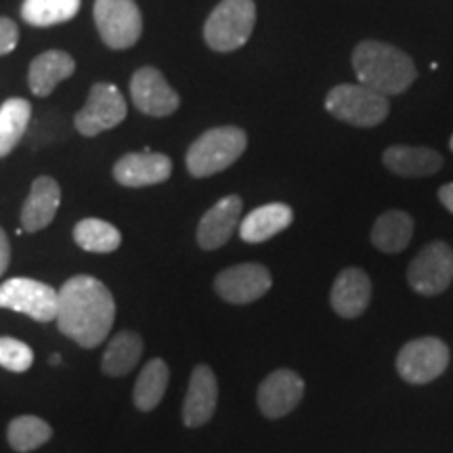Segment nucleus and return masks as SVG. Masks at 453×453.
I'll return each instance as SVG.
<instances>
[{
	"instance_id": "obj_1",
	"label": "nucleus",
	"mask_w": 453,
	"mask_h": 453,
	"mask_svg": "<svg viewBox=\"0 0 453 453\" xmlns=\"http://www.w3.org/2000/svg\"><path fill=\"white\" fill-rule=\"evenodd\" d=\"M116 319V300L99 280L76 275L59 290L57 326L84 349L99 347L110 336Z\"/></svg>"
},
{
	"instance_id": "obj_2",
	"label": "nucleus",
	"mask_w": 453,
	"mask_h": 453,
	"mask_svg": "<svg viewBox=\"0 0 453 453\" xmlns=\"http://www.w3.org/2000/svg\"><path fill=\"white\" fill-rule=\"evenodd\" d=\"M357 81L384 97L403 95L416 82L418 67L401 49L380 41L359 42L350 55Z\"/></svg>"
},
{
	"instance_id": "obj_3",
	"label": "nucleus",
	"mask_w": 453,
	"mask_h": 453,
	"mask_svg": "<svg viewBox=\"0 0 453 453\" xmlns=\"http://www.w3.org/2000/svg\"><path fill=\"white\" fill-rule=\"evenodd\" d=\"M248 137L237 127H219L211 128L194 141V145L187 151V170L191 177L206 179L212 174L223 173L231 164L240 160L246 151Z\"/></svg>"
},
{
	"instance_id": "obj_4",
	"label": "nucleus",
	"mask_w": 453,
	"mask_h": 453,
	"mask_svg": "<svg viewBox=\"0 0 453 453\" xmlns=\"http://www.w3.org/2000/svg\"><path fill=\"white\" fill-rule=\"evenodd\" d=\"M257 24L254 0H223L203 26V41L217 53H231L250 41Z\"/></svg>"
},
{
	"instance_id": "obj_5",
	"label": "nucleus",
	"mask_w": 453,
	"mask_h": 453,
	"mask_svg": "<svg viewBox=\"0 0 453 453\" xmlns=\"http://www.w3.org/2000/svg\"><path fill=\"white\" fill-rule=\"evenodd\" d=\"M326 110L340 122L357 128H373L387 120L390 104L388 97L364 84H338L326 97Z\"/></svg>"
},
{
	"instance_id": "obj_6",
	"label": "nucleus",
	"mask_w": 453,
	"mask_h": 453,
	"mask_svg": "<svg viewBox=\"0 0 453 453\" xmlns=\"http://www.w3.org/2000/svg\"><path fill=\"white\" fill-rule=\"evenodd\" d=\"M449 365V347L441 338L424 336L407 342L396 355V372L407 384H428L443 376Z\"/></svg>"
},
{
	"instance_id": "obj_7",
	"label": "nucleus",
	"mask_w": 453,
	"mask_h": 453,
	"mask_svg": "<svg viewBox=\"0 0 453 453\" xmlns=\"http://www.w3.org/2000/svg\"><path fill=\"white\" fill-rule=\"evenodd\" d=\"M59 307V290L49 283L30 280V277H13L0 286V309H11L24 313L36 321L57 319Z\"/></svg>"
},
{
	"instance_id": "obj_8",
	"label": "nucleus",
	"mask_w": 453,
	"mask_h": 453,
	"mask_svg": "<svg viewBox=\"0 0 453 453\" xmlns=\"http://www.w3.org/2000/svg\"><path fill=\"white\" fill-rule=\"evenodd\" d=\"M95 24L110 49H130L143 32V19L134 0H95Z\"/></svg>"
},
{
	"instance_id": "obj_9",
	"label": "nucleus",
	"mask_w": 453,
	"mask_h": 453,
	"mask_svg": "<svg viewBox=\"0 0 453 453\" xmlns=\"http://www.w3.org/2000/svg\"><path fill=\"white\" fill-rule=\"evenodd\" d=\"M407 281L422 296H437L453 281V250L445 242H430L407 267Z\"/></svg>"
},
{
	"instance_id": "obj_10",
	"label": "nucleus",
	"mask_w": 453,
	"mask_h": 453,
	"mask_svg": "<svg viewBox=\"0 0 453 453\" xmlns=\"http://www.w3.org/2000/svg\"><path fill=\"white\" fill-rule=\"evenodd\" d=\"M127 101L113 84L99 82L90 88L87 105L76 113V130L84 137H97L99 133L116 128L127 118Z\"/></svg>"
},
{
	"instance_id": "obj_11",
	"label": "nucleus",
	"mask_w": 453,
	"mask_h": 453,
	"mask_svg": "<svg viewBox=\"0 0 453 453\" xmlns=\"http://www.w3.org/2000/svg\"><path fill=\"white\" fill-rule=\"evenodd\" d=\"M273 286V277L269 269L258 263L235 265L220 271L214 280V290L225 303L231 304H248L254 300L263 298Z\"/></svg>"
},
{
	"instance_id": "obj_12",
	"label": "nucleus",
	"mask_w": 453,
	"mask_h": 453,
	"mask_svg": "<svg viewBox=\"0 0 453 453\" xmlns=\"http://www.w3.org/2000/svg\"><path fill=\"white\" fill-rule=\"evenodd\" d=\"M130 95H133L134 107L145 116H170L180 105L177 90L170 87L160 70L150 65L134 72L133 81H130Z\"/></svg>"
},
{
	"instance_id": "obj_13",
	"label": "nucleus",
	"mask_w": 453,
	"mask_h": 453,
	"mask_svg": "<svg viewBox=\"0 0 453 453\" xmlns=\"http://www.w3.org/2000/svg\"><path fill=\"white\" fill-rule=\"evenodd\" d=\"M304 396V380L294 370L271 372L258 387V407L265 418L277 420L298 407Z\"/></svg>"
},
{
	"instance_id": "obj_14",
	"label": "nucleus",
	"mask_w": 453,
	"mask_h": 453,
	"mask_svg": "<svg viewBox=\"0 0 453 453\" xmlns=\"http://www.w3.org/2000/svg\"><path fill=\"white\" fill-rule=\"evenodd\" d=\"M219 401V382L208 365H196L189 378L183 403V422L187 428H200L212 420Z\"/></svg>"
},
{
	"instance_id": "obj_15",
	"label": "nucleus",
	"mask_w": 453,
	"mask_h": 453,
	"mask_svg": "<svg viewBox=\"0 0 453 453\" xmlns=\"http://www.w3.org/2000/svg\"><path fill=\"white\" fill-rule=\"evenodd\" d=\"M372 300V281L370 275L359 267H349L340 271L334 280L330 292V304L340 317L355 319L364 315Z\"/></svg>"
},
{
	"instance_id": "obj_16",
	"label": "nucleus",
	"mask_w": 453,
	"mask_h": 453,
	"mask_svg": "<svg viewBox=\"0 0 453 453\" xmlns=\"http://www.w3.org/2000/svg\"><path fill=\"white\" fill-rule=\"evenodd\" d=\"M243 202L240 196H226L203 214L197 225V243L202 250H217L225 246L240 223Z\"/></svg>"
},
{
	"instance_id": "obj_17",
	"label": "nucleus",
	"mask_w": 453,
	"mask_h": 453,
	"mask_svg": "<svg viewBox=\"0 0 453 453\" xmlns=\"http://www.w3.org/2000/svg\"><path fill=\"white\" fill-rule=\"evenodd\" d=\"M173 174V162L168 156L143 151L127 154L113 166V177L124 187H150L164 183Z\"/></svg>"
},
{
	"instance_id": "obj_18",
	"label": "nucleus",
	"mask_w": 453,
	"mask_h": 453,
	"mask_svg": "<svg viewBox=\"0 0 453 453\" xmlns=\"http://www.w3.org/2000/svg\"><path fill=\"white\" fill-rule=\"evenodd\" d=\"M61 203V189L55 179L38 177L32 183L30 196L21 208V225L27 234H36L53 223Z\"/></svg>"
},
{
	"instance_id": "obj_19",
	"label": "nucleus",
	"mask_w": 453,
	"mask_h": 453,
	"mask_svg": "<svg viewBox=\"0 0 453 453\" xmlns=\"http://www.w3.org/2000/svg\"><path fill=\"white\" fill-rule=\"evenodd\" d=\"M382 162L390 173L407 179L430 177L443 168V156L430 147L393 145L382 154Z\"/></svg>"
},
{
	"instance_id": "obj_20",
	"label": "nucleus",
	"mask_w": 453,
	"mask_h": 453,
	"mask_svg": "<svg viewBox=\"0 0 453 453\" xmlns=\"http://www.w3.org/2000/svg\"><path fill=\"white\" fill-rule=\"evenodd\" d=\"M73 72H76V61L72 59V55L64 50H47L32 61L27 73L30 90L36 97H49L57 84L67 81Z\"/></svg>"
},
{
	"instance_id": "obj_21",
	"label": "nucleus",
	"mask_w": 453,
	"mask_h": 453,
	"mask_svg": "<svg viewBox=\"0 0 453 453\" xmlns=\"http://www.w3.org/2000/svg\"><path fill=\"white\" fill-rule=\"evenodd\" d=\"M294 212L286 203H265L242 220L240 235L248 243H260L286 231L292 225Z\"/></svg>"
},
{
	"instance_id": "obj_22",
	"label": "nucleus",
	"mask_w": 453,
	"mask_h": 453,
	"mask_svg": "<svg viewBox=\"0 0 453 453\" xmlns=\"http://www.w3.org/2000/svg\"><path fill=\"white\" fill-rule=\"evenodd\" d=\"M413 219L403 211H387L372 226V243L380 252L399 254L410 246Z\"/></svg>"
},
{
	"instance_id": "obj_23",
	"label": "nucleus",
	"mask_w": 453,
	"mask_h": 453,
	"mask_svg": "<svg viewBox=\"0 0 453 453\" xmlns=\"http://www.w3.org/2000/svg\"><path fill=\"white\" fill-rule=\"evenodd\" d=\"M141 353H143V340L134 332H118L107 344L101 370L105 376L120 378L139 364Z\"/></svg>"
},
{
	"instance_id": "obj_24",
	"label": "nucleus",
	"mask_w": 453,
	"mask_h": 453,
	"mask_svg": "<svg viewBox=\"0 0 453 453\" xmlns=\"http://www.w3.org/2000/svg\"><path fill=\"white\" fill-rule=\"evenodd\" d=\"M168 378L170 370L166 361L160 359V357L151 359L150 364L141 370L133 393V401L134 405H137V410L151 411L162 403L164 393H166L168 387Z\"/></svg>"
},
{
	"instance_id": "obj_25",
	"label": "nucleus",
	"mask_w": 453,
	"mask_h": 453,
	"mask_svg": "<svg viewBox=\"0 0 453 453\" xmlns=\"http://www.w3.org/2000/svg\"><path fill=\"white\" fill-rule=\"evenodd\" d=\"M32 118V105L21 97H11L0 105V157L9 156L24 137Z\"/></svg>"
},
{
	"instance_id": "obj_26",
	"label": "nucleus",
	"mask_w": 453,
	"mask_h": 453,
	"mask_svg": "<svg viewBox=\"0 0 453 453\" xmlns=\"http://www.w3.org/2000/svg\"><path fill=\"white\" fill-rule=\"evenodd\" d=\"M81 11V0H24L21 17L34 27L65 24Z\"/></svg>"
},
{
	"instance_id": "obj_27",
	"label": "nucleus",
	"mask_w": 453,
	"mask_h": 453,
	"mask_svg": "<svg viewBox=\"0 0 453 453\" xmlns=\"http://www.w3.org/2000/svg\"><path fill=\"white\" fill-rule=\"evenodd\" d=\"M73 240L87 252L107 254L120 248L122 235L116 226L101 219H84L73 226Z\"/></svg>"
},
{
	"instance_id": "obj_28",
	"label": "nucleus",
	"mask_w": 453,
	"mask_h": 453,
	"mask_svg": "<svg viewBox=\"0 0 453 453\" xmlns=\"http://www.w3.org/2000/svg\"><path fill=\"white\" fill-rule=\"evenodd\" d=\"M50 437H53V428L38 416L13 418L7 428L9 445L19 453L38 449V447H42Z\"/></svg>"
},
{
	"instance_id": "obj_29",
	"label": "nucleus",
	"mask_w": 453,
	"mask_h": 453,
	"mask_svg": "<svg viewBox=\"0 0 453 453\" xmlns=\"http://www.w3.org/2000/svg\"><path fill=\"white\" fill-rule=\"evenodd\" d=\"M34 364V353L26 342L17 338L0 336V365L4 370L21 373L27 372Z\"/></svg>"
},
{
	"instance_id": "obj_30",
	"label": "nucleus",
	"mask_w": 453,
	"mask_h": 453,
	"mask_svg": "<svg viewBox=\"0 0 453 453\" xmlns=\"http://www.w3.org/2000/svg\"><path fill=\"white\" fill-rule=\"evenodd\" d=\"M17 42H19V30H17L15 21L9 17H0V57L15 50Z\"/></svg>"
},
{
	"instance_id": "obj_31",
	"label": "nucleus",
	"mask_w": 453,
	"mask_h": 453,
	"mask_svg": "<svg viewBox=\"0 0 453 453\" xmlns=\"http://www.w3.org/2000/svg\"><path fill=\"white\" fill-rule=\"evenodd\" d=\"M11 263V243L9 237L4 234V229L0 226V277H3L4 271H7Z\"/></svg>"
},
{
	"instance_id": "obj_32",
	"label": "nucleus",
	"mask_w": 453,
	"mask_h": 453,
	"mask_svg": "<svg viewBox=\"0 0 453 453\" xmlns=\"http://www.w3.org/2000/svg\"><path fill=\"white\" fill-rule=\"evenodd\" d=\"M439 200L453 214V183H447L439 189Z\"/></svg>"
},
{
	"instance_id": "obj_33",
	"label": "nucleus",
	"mask_w": 453,
	"mask_h": 453,
	"mask_svg": "<svg viewBox=\"0 0 453 453\" xmlns=\"http://www.w3.org/2000/svg\"><path fill=\"white\" fill-rule=\"evenodd\" d=\"M50 364L59 365V364H61V357H59V355H53V357H50Z\"/></svg>"
},
{
	"instance_id": "obj_34",
	"label": "nucleus",
	"mask_w": 453,
	"mask_h": 453,
	"mask_svg": "<svg viewBox=\"0 0 453 453\" xmlns=\"http://www.w3.org/2000/svg\"><path fill=\"white\" fill-rule=\"evenodd\" d=\"M449 147H451V151H453V134H451V139H449Z\"/></svg>"
}]
</instances>
